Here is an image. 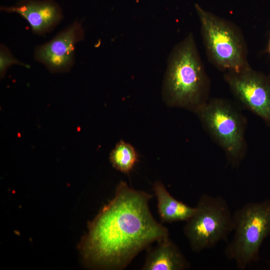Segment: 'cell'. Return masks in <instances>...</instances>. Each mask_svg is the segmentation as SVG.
Masks as SVG:
<instances>
[{
	"label": "cell",
	"mask_w": 270,
	"mask_h": 270,
	"mask_svg": "<svg viewBox=\"0 0 270 270\" xmlns=\"http://www.w3.org/2000/svg\"><path fill=\"white\" fill-rule=\"evenodd\" d=\"M153 196L120 181L114 198L90 222L80 244L89 266L122 270L142 250L168 236L149 208Z\"/></svg>",
	"instance_id": "1"
},
{
	"label": "cell",
	"mask_w": 270,
	"mask_h": 270,
	"mask_svg": "<svg viewBox=\"0 0 270 270\" xmlns=\"http://www.w3.org/2000/svg\"><path fill=\"white\" fill-rule=\"evenodd\" d=\"M210 81L192 33L172 50L162 87L169 106L196 113L210 98Z\"/></svg>",
	"instance_id": "2"
},
{
	"label": "cell",
	"mask_w": 270,
	"mask_h": 270,
	"mask_svg": "<svg viewBox=\"0 0 270 270\" xmlns=\"http://www.w3.org/2000/svg\"><path fill=\"white\" fill-rule=\"evenodd\" d=\"M208 59L220 70L239 72L250 66L248 48L240 28L232 22L195 4Z\"/></svg>",
	"instance_id": "3"
},
{
	"label": "cell",
	"mask_w": 270,
	"mask_h": 270,
	"mask_svg": "<svg viewBox=\"0 0 270 270\" xmlns=\"http://www.w3.org/2000/svg\"><path fill=\"white\" fill-rule=\"evenodd\" d=\"M204 128L222 150L229 164L238 168L247 152L246 119L232 102L212 98L196 113Z\"/></svg>",
	"instance_id": "4"
},
{
	"label": "cell",
	"mask_w": 270,
	"mask_h": 270,
	"mask_svg": "<svg viewBox=\"0 0 270 270\" xmlns=\"http://www.w3.org/2000/svg\"><path fill=\"white\" fill-rule=\"evenodd\" d=\"M232 218L234 236L224 254L238 270H244L256 260L270 234V200L247 203L232 214Z\"/></svg>",
	"instance_id": "5"
},
{
	"label": "cell",
	"mask_w": 270,
	"mask_h": 270,
	"mask_svg": "<svg viewBox=\"0 0 270 270\" xmlns=\"http://www.w3.org/2000/svg\"><path fill=\"white\" fill-rule=\"evenodd\" d=\"M196 208L186 221L184 233L191 250L200 252L227 240L233 231V218L228 204L220 196L202 194Z\"/></svg>",
	"instance_id": "6"
},
{
	"label": "cell",
	"mask_w": 270,
	"mask_h": 270,
	"mask_svg": "<svg viewBox=\"0 0 270 270\" xmlns=\"http://www.w3.org/2000/svg\"><path fill=\"white\" fill-rule=\"evenodd\" d=\"M224 79L234 96L270 126V78L249 66L226 72Z\"/></svg>",
	"instance_id": "7"
},
{
	"label": "cell",
	"mask_w": 270,
	"mask_h": 270,
	"mask_svg": "<svg viewBox=\"0 0 270 270\" xmlns=\"http://www.w3.org/2000/svg\"><path fill=\"white\" fill-rule=\"evenodd\" d=\"M84 38L81 23L75 22L50 42L38 46L34 50V58L52 72H67L74 62L76 45Z\"/></svg>",
	"instance_id": "8"
},
{
	"label": "cell",
	"mask_w": 270,
	"mask_h": 270,
	"mask_svg": "<svg viewBox=\"0 0 270 270\" xmlns=\"http://www.w3.org/2000/svg\"><path fill=\"white\" fill-rule=\"evenodd\" d=\"M0 10L20 15L37 34L50 32L62 18L60 7L52 0H20L14 6H1Z\"/></svg>",
	"instance_id": "9"
},
{
	"label": "cell",
	"mask_w": 270,
	"mask_h": 270,
	"mask_svg": "<svg viewBox=\"0 0 270 270\" xmlns=\"http://www.w3.org/2000/svg\"><path fill=\"white\" fill-rule=\"evenodd\" d=\"M148 248L142 270H184L190 264L179 248L168 236Z\"/></svg>",
	"instance_id": "10"
},
{
	"label": "cell",
	"mask_w": 270,
	"mask_h": 270,
	"mask_svg": "<svg viewBox=\"0 0 270 270\" xmlns=\"http://www.w3.org/2000/svg\"><path fill=\"white\" fill-rule=\"evenodd\" d=\"M152 188L157 200L158 214L162 222H186L195 212L196 206H190L174 198L162 182H156Z\"/></svg>",
	"instance_id": "11"
},
{
	"label": "cell",
	"mask_w": 270,
	"mask_h": 270,
	"mask_svg": "<svg viewBox=\"0 0 270 270\" xmlns=\"http://www.w3.org/2000/svg\"><path fill=\"white\" fill-rule=\"evenodd\" d=\"M110 160L114 168L129 174L138 161V155L131 144L122 140L110 152Z\"/></svg>",
	"instance_id": "12"
},
{
	"label": "cell",
	"mask_w": 270,
	"mask_h": 270,
	"mask_svg": "<svg viewBox=\"0 0 270 270\" xmlns=\"http://www.w3.org/2000/svg\"><path fill=\"white\" fill-rule=\"evenodd\" d=\"M20 64L26 67L29 66L17 60L4 45H0V74L1 78L6 74L8 68L12 64Z\"/></svg>",
	"instance_id": "13"
},
{
	"label": "cell",
	"mask_w": 270,
	"mask_h": 270,
	"mask_svg": "<svg viewBox=\"0 0 270 270\" xmlns=\"http://www.w3.org/2000/svg\"><path fill=\"white\" fill-rule=\"evenodd\" d=\"M268 52L270 54V38L269 42L268 44Z\"/></svg>",
	"instance_id": "14"
},
{
	"label": "cell",
	"mask_w": 270,
	"mask_h": 270,
	"mask_svg": "<svg viewBox=\"0 0 270 270\" xmlns=\"http://www.w3.org/2000/svg\"></svg>",
	"instance_id": "15"
}]
</instances>
